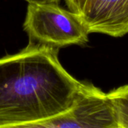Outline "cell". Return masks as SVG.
Listing matches in <instances>:
<instances>
[{"label": "cell", "mask_w": 128, "mask_h": 128, "mask_svg": "<svg viewBox=\"0 0 128 128\" xmlns=\"http://www.w3.org/2000/svg\"><path fill=\"white\" fill-rule=\"evenodd\" d=\"M58 52L28 44L0 58V128H32L70 108L82 82L62 67Z\"/></svg>", "instance_id": "6da1fadb"}, {"label": "cell", "mask_w": 128, "mask_h": 128, "mask_svg": "<svg viewBox=\"0 0 128 128\" xmlns=\"http://www.w3.org/2000/svg\"><path fill=\"white\" fill-rule=\"evenodd\" d=\"M65 2L70 10L78 15H80L82 11L86 0H65Z\"/></svg>", "instance_id": "8992f818"}, {"label": "cell", "mask_w": 128, "mask_h": 128, "mask_svg": "<svg viewBox=\"0 0 128 128\" xmlns=\"http://www.w3.org/2000/svg\"><path fill=\"white\" fill-rule=\"evenodd\" d=\"M28 3H35V4H49V3H53V4H58L60 0H26Z\"/></svg>", "instance_id": "52a82bcc"}, {"label": "cell", "mask_w": 128, "mask_h": 128, "mask_svg": "<svg viewBox=\"0 0 128 128\" xmlns=\"http://www.w3.org/2000/svg\"><path fill=\"white\" fill-rule=\"evenodd\" d=\"M117 128L107 94L82 82L70 108L56 117L40 122L32 128Z\"/></svg>", "instance_id": "3957f363"}, {"label": "cell", "mask_w": 128, "mask_h": 128, "mask_svg": "<svg viewBox=\"0 0 128 128\" xmlns=\"http://www.w3.org/2000/svg\"><path fill=\"white\" fill-rule=\"evenodd\" d=\"M24 30L29 45L55 50L85 44L89 34L80 15L53 3H28Z\"/></svg>", "instance_id": "7a4b0ae2"}, {"label": "cell", "mask_w": 128, "mask_h": 128, "mask_svg": "<svg viewBox=\"0 0 128 128\" xmlns=\"http://www.w3.org/2000/svg\"><path fill=\"white\" fill-rule=\"evenodd\" d=\"M80 16L89 33L128 34V0H86Z\"/></svg>", "instance_id": "277c9868"}, {"label": "cell", "mask_w": 128, "mask_h": 128, "mask_svg": "<svg viewBox=\"0 0 128 128\" xmlns=\"http://www.w3.org/2000/svg\"><path fill=\"white\" fill-rule=\"evenodd\" d=\"M117 128H128V85L117 88L109 93Z\"/></svg>", "instance_id": "5b68a950"}]
</instances>
